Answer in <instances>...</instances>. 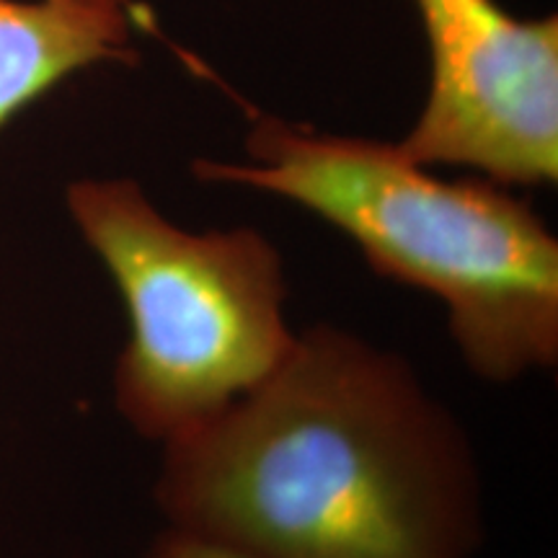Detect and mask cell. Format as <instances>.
Segmentation results:
<instances>
[{
	"mask_svg": "<svg viewBox=\"0 0 558 558\" xmlns=\"http://www.w3.org/2000/svg\"><path fill=\"white\" fill-rule=\"evenodd\" d=\"M166 525L264 558H473L484 478L414 365L333 324L298 331L267 380L160 448Z\"/></svg>",
	"mask_w": 558,
	"mask_h": 558,
	"instance_id": "1",
	"label": "cell"
},
{
	"mask_svg": "<svg viewBox=\"0 0 558 558\" xmlns=\"http://www.w3.org/2000/svg\"><path fill=\"white\" fill-rule=\"evenodd\" d=\"M243 160L197 158L194 179L275 194L347 235L369 269L439 300L463 365L509 386L558 365V239L488 179L448 181L399 143L251 120Z\"/></svg>",
	"mask_w": 558,
	"mask_h": 558,
	"instance_id": "2",
	"label": "cell"
},
{
	"mask_svg": "<svg viewBox=\"0 0 558 558\" xmlns=\"http://www.w3.org/2000/svg\"><path fill=\"white\" fill-rule=\"evenodd\" d=\"M145 558H264L233 546V543L194 533V530L163 525L145 548Z\"/></svg>",
	"mask_w": 558,
	"mask_h": 558,
	"instance_id": "6",
	"label": "cell"
},
{
	"mask_svg": "<svg viewBox=\"0 0 558 558\" xmlns=\"http://www.w3.org/2000/svg\"><path fill=\"white\" fill-rule=\"evenodd\" d=\"M137 3L0 0V130L70 75L132 62Z\"/></svg>",
	"mask_w": 558,
	"mask_h": 558,
	"instance_id": "5",
	"label": "cell"
},
{
	"mask_svg": "<svg viewBox=\"0 0 558 558\" xmlns=\"http://www.w3.org/2000/svg\"><path fill=\"white\" fill-rule=\"evenodd\" d=\"M114 3H132V0H114Z\"/></svg>",
	"mask_w": 558,
	"mask_h": 558,
	"instance_id": "7",
	"label": "cell"
},
{
	"mask_svg": "<svg viewBox=\"0 0 558 558\" xmlns=\"http://www.w3.org/2000/svg\"><path fill=\"white\" fill-rule=\"evenodd\" d=\"M429 90L399 148L501 186L558 179V21L518 19L497 0H414Z\"/></svg>",
	"mask_w": 558,
	"mask_h": 558,
	"instance_id": "4",
	"label": "cell"
},
{
	"mask_svg": "<svg viewBox=\"0 0 558 558\" xmlns=\"http://www.w3.org/2000/svg\"><path fill=\"white\" fill-rule=\"evenodd\" d=\"M65 209L128 311L111 403L135 435H190L290 354L288 269L259 228L190 230L130 177L70 181Z\"/></svg>",
	"mask_w": 558,
	"mask_h": 558,
	"instance_id": "3",
	"label": "cell"
}]
</instances>
